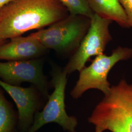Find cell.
<instances>
[{"label": "cell", "mask_w": 132, "mask_h": 132, "mask_svg": "<svg viewBox=\"0 0 132 132\" xmlns=\"http://www.w3.org/2000/svg\"><path fill=\"white\" fill-rule=\"evenodd\" d=\"M69 14L59 0H12L0 10V41L50 26Z\"/></svg>", "instance_id": "cell-1"}, {"label": "cell", "mask_w": 132, "mask_h": 132, "mask_svg": "<svg viewBox=\"0 0 132 132\" xmlns=\"http://www.w3.org/2000/svg\"><path fill=\"white\" fill-rule=\"evenodd\" d=\"M95 132H132V84L125 79L111 87L88 119Z\"/></svg>", "instance_id": "cell-2"}, {"label": "cell", "mask_w": 132, "mask_h": 132, "mask_svg": "<svg viewBox=\"0 0 132 132\" xmlns=\"http://www.w3.org/2000/svg\"><path fill=\"white\" fill-rule=\"evenodd\" d=\"M90 18L81 15L69 14L46 29L30 34L47 50L63 55H72L90 28Z\"/></svg>", "instance_id": "cell-3"}, {"label": "cell", "mask_w": 132, "mask_h": 132, "mask_svg": "<svg viewBox=\"0 0 132 132\" xmlns=\"http://www.w3.org/2000/svg\"><path fill=\"white\" fill-rule=\"evenodd\" d=\"M54 90L49 95L47 102L41 112L35 113L33 124L27 132H36L45 125L55 123L69 132H76L77 120L66 112L65 103L67 84L66 72L58 66H52L51 72Z\"/></svg>", "instance_id": "cell-4"}, {"label": "cell", "mask_w": 132, "mask_h": 132, "mask_svg": "<svg viewBox=\"0 0 132 132\" xmlns=\"http://www.w3.org/2000/svg\"><path fill=\"white\" fill-rule=\"evenodd\" d=\"M132 57V48L120 46L113 50L110 55L102 54L95 56L90 66L79 71V79L71 91V96L77 99L85 92L93 89L108 94L111 87L107 79L110 71L119 62Z\"/></svg>", "instance_id": "cell-5"}, {"label": "cell", "mask_w": 132, "mask_h": 132, "mask_svg": "<svg viewBox=\"0 0 132 132\" xmlns=\"http://www.w3.org/2000/svg\"><path fill=\"white\" fill-rule=\"evenodd\" d=\"M112 22L94 13L87 33L63 69L68 75L80 71L92 57L104 54L106 46L112 40L109 30Z\"/></svg>", "instance_id": "cell-6"}, {"label": "cell", "mask_w": 132, "mask_h": 132, "mask_svg": "<svg viewBox=\"0 0 132 132\" xmlns=\"http://www.w3.org/2000/svg\"><path fill=\"white\" fill-rule=\"evenodd\" d=\"M0 80L14 86H20L24 82L30 83L39 90L45 99L49 96V84L43 72V61L40 58L0 62Z\"/></svg>", "instance_id": "cell-7"}, {"label": "cell", "mask_w": 132, "mask_h": 132, "mask_svg": "<svg viewBox=\"0 0 132 132\" xmlns=\"http://www.w3.org/2000/svg\"><path fill=\"white\" fill-rule=\"evenodd\" d=\"M0 87L10 95L16 105L19 130L27 132L33 124L35 113L42 106V94L33 85L24 88L8 84L0 80Z\"/></svg>", "instance_id": "cell-8"}, {"label": "cell", "mask_w": 132, "mask_h": 132, "mask_svg": "<svg viewBox=\"0 0 132 132\" xmlns=\"http://www.w3.org/2000/svg\"><path fill=\"white\" fill-rule=\"evenodd\" d=\"M10 39V42L0 45V60L14 61L38 59L48 50L30 35Z\"/></svg>", "instance_id": "cell-9"}, {"label": "cell", "mask_w": 132, "mask_h": 132, "mask_svg": "<svg viewBox=\"0 0 132 132\" xmlns=\"http://www.w3.org/2000/svg\"><path fill=\"white\" fill-rule=\"evenodd\" d=\"M95 14L114 21L124 28H130L127 18L119 0H86Z\"/></svg>", "instance_id": "cell-10"}, {"label": "cell", "mask_w": 132, "mask_h": 132, "mask_svg": "<svg viewBox=\"0 0 132 132\" xmlns=\"http://www.w3.org/2000/svg\"><path fill=\"white\" fill-rule=\"evenodd\" d=\"M18 117L0 87V132H18Z\"/></svg>", "instance_id": "cell-11"}, {"label": "cell", "mask_w": 132, "mask_h": 132, "mask_svg": "<svg viewBox=\"0 0 132 132\" xmlns=\"http://www.w3.org/2000/svg\"><path fill=\"white\" fill-rule=\"evenodd\" d=\"M68 10L69 14L81 15L90 18L94 14L86 0H59Z\"/></svg>", "instance_id": "cell-12"}, {"label": "cell", "mask_w": 132, "mask_h": 132, "mask_svg": "<svg viewBox=\"0 0 132 132\" xmlns=\"http://www.w3.org/2000/svg\"><path fill=\"white\" fill-rule=\"evenodd\" d=\"M127 18L130 28H132V0H119Z\"/></svg>", "instance_id": "cell-13"}, {"label": "cell", "mask_w": 132, "mask_h": 132, "mask_svg": "<svg viewBox=\"0 0 132 132\" xmlns=\"http://www.w3.org/2000/svg\"><path fill=\"white\" fill-rule=\"evenodd\" d=\"M12 0H0V10Z\"/></svg>", "instance_id": "cell-14"}, {"label": "cell", "mask_w": 132, "mask_h": 132, "mask_svg": "<svg viewBox=\"0 0 132 132\" xmlns=\"http://www.w3.org/2000/svg\"><path fill=\"white\" fill-rule=\"evenodd\" d=\"M5 41H0V45L5 43Z\"/></svg>", "instance_id": "cell-15"}]
</instances>
